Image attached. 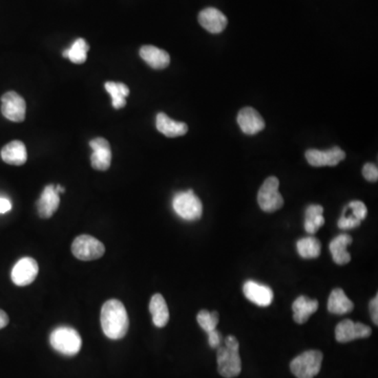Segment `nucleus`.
<instances>
[{"instance_id": "nucleus-24", "label": "nucleus", "mask_w": 378, "mask_h": 378, "mask_svg": "<svg viewBox=\"0 0 378 378\" xmlns=\"http://www.w3.org/2000/svg\"><path fill=\"white\" fill-rule=\"evenodd\" d=\"M324 208L320 205H310L306 210L305 230L308 234H314L325 224Z\"/></svg>"}, {"instance_id": "nucleus-22", "label": "nucleus", "mask_w": 378, "mask_h": 378, "mask_svg": "<svg viewBox=\"0 0 378 378\" xmlns=\"http://www.w3.org/2000/svg\"><path fill=\"white\" fill-rule=\"evenodd\" d=\"M149 311L153 315V323L156 327L163 328L169 320V310L164 298L160 293H156L149 302Z\"/></svg>"}, {"instance_id": "nucleus-13", "label": "nucleus", "mask_w": 378, "mask_h": 378, "mask_svg": "<svg viewBox=\"0 0 378 378\" xmlns=\"http://www.w3.org/2000/svg\"><path fill=\"white\" fill-rule=\"evenodd\" d=\"M238 124L246 135H256L265 129L264 119L254 107H244L238 113Z\"/></svg>"}, {"instance_id": "nucleus-27", "label": "nucleus", "mask_w": 378, "mask_h": 378, "mask_svg": "<svg viewBox=\"0 0 378 378\" xmlns=\"http://www.w3.org/2000/svg\"><path fill=\"white\" fill-rule=\"evenodd\" d=\"M296 248H298V254L302 258H316L320 256L322 252V244L318 238L308 236V238H300L296 243Z\"/></svg>"}, {"instance_id": "nucleus-21", "label": "nucleus", "mask_w": 378, "mask_h": 378, "mask_svg": "<svg viewBox=\"0 0 378 378\" xmlns=\"http://www.w3.org/2000/svg\"><path fill=\"white\" fill-rule=\"evenodd\" d=\"M351 236L349 234H340L330 243V252L334 262L337 265H346L351 260V256L347 252V247L352 243Z\"/></svg>"}, {"instance_id": "nucleus-35", "label": "nucleus", "mask_w": 378, "mask_h": 378, "mask_svg": "<svg viewBox=\"0 0 378 378\" xmlns=\"http://www.w3.org/2000/svg\"><path fill=\"white\" fill-rule=\"evenodd\" d=\"M12 210L11 201L8 200L5 198H1L0 197V214H5V212H10Z\"/></svg>"}, {"instance_id": "nucleus-33", "label": "nucleus", "mask_w": 378, "mask_h": 378, "mask_svg": "<svg viewBox=\"0 0 378 378\" xmlns=\"http://www.w3.org/2000/svg\"><path fill=\"white\" fill-rule=\"evenodd\" d=\"M370 314H371L372 320L376 326L378 325V296H376L373 300L370 302Z\"/></svg>"}, {"instance_id": "nucleus-15", "label": "nucleus", "mask_w": 378, "mask_h": 378, "mask_svg": "<svg viewBox=\"0 0 378 378\" xmlns=\"http://www.w3.org/2000/svg\"><path fill=\"white\" fill-rule=\"evenodd\" d=\"M199 23L206 31L212 34L222 33L226 29V16L216 8H206L199 14Z\"/></svg>"}, {"instance_id": "nucleus-17", "label": "nucleus", "mask_w": 378, "mask_h": 378, "mask_svg": "<svg viewBox=\"0 0 378 378\" xmlns=\"http://www.w3.org/2000/svg\"><path fill=\"white\" fill-rule=\"evenodd\" d=\"M141 58L155 69H166L170 63V56L164 49L154 45H144L140 49Z\"/></svg>"}, {"instance_id": "nucleus-20", "label": "nucleus", "mask_w": 378, "mask_h": 378, "mask_svg": "<svg viewBox=\"0 0 378 378\" xmlns=\"http://www.w3.org/2000/svg\"><path fill=\"white\" fill-rule=\"evenodd\" d=\"M1 158L5 163L14 166H21L27 160L25 145L21 141H12L1 149Z\"/></svg>"}, {"instance_id": "nucleus-8", "label": "nucleus", "mask_w": 378, "mask_h": 378, "mask_svg": "<svg viewBox=\"0 0 378 378\" xmlns=\"http://www.w3.org/2000/svg\"><path fill=\"white\" fill-rule=\"evenodd\" d=\"M25 99L15 91H8L1 97V113L8 120L13 122H23L25 118Z\"/></svg>"}, {"instance_id": "nucleus-6", "label": "nucleus", "mask_w": 378, "mask_h": 378, "mask_svg": "<svg viewBox=\"0 0 378 378\" xmlns=\"http://www.w3.org/2000/svg\"><path fill=\"white\" fill-rule=\"evenodd\" d=\"M71 252L80 260H98L105 252L104 245L89 234L77 236L71 244Z\"/></svg>"}, {"instance_id": "nucleus-29", "label": "nucleus", "mask_w": 378, "mask_h": 378, "mask_svg": "<svg viewBox=\"0 0 378 378\" xmlns=\"http://www.w3.org/2000/svg\"><path fill=\"white\" fill-rule=\"evenodd\" d=\"M348 207L352 210V216H355L358 220L363 221L367 218V206L362 201H352Z\"/></svg>"}, {"instance_id": "nucleus-2", "label": "nucleus", "mask_w": 378, "mask_h": 378, "mask_svg": "<svg viewBox=\"0 0 378 378\" xmlns=\"http://www.w3.org/2000/svg\"><path fill=\"white\" fill-rule=\"evenodd\" d=\"M49 343L53 349L65 356L78 354L82 346L80 334L71 327H58L49 336Z\"/></svg>"}, {"instance_id": "nucleus-1", "label": "nucleus", "mask_w": 378, "mask_h": 378, "mask_svg": "<svg viewBox=\"0 0 378 378\" xmlns=\"http://www.w3.org/2000/svg\"><path fill=\"white\" fill-rule=\"evenodd\" d=\"M101 327L107 337L121 340L129 331V320L126 309L118 300H109L101 309Z\"/></svg>"}, {"instance_id": "nucleus-14", "label": "nucleus", "mask_w": 378, "mask_h": 378, "mask_svg": "<svg viewBox=\"0 0 378 378\" xmlns=\"http://www.w3.org/2000/svg\"><path fill=\"white\" fill-rule=\"evenodd\" d=\"M245 296L260 307H267L271 305L274 300V291L271 288L266 285H262L260 282L248 280L245 282L243 287Z\"/></svg>"}, {"instance_id": "nucleus-36", "label": "nucleus", "mask_w": 378, "mask_h": 378, "mask_svg": "<svg viewBox=\"0 0 378 378\" xmlns=\"http://www.w3.org/2000/svg\"><path fill=\"white\" fill-rule=\"evenodd\" d=\"M9 316L3 310L0 309V330L9 325Z\"/></svg>"}, {"instance_id": "nucleus-26", "label": "nucleus", "mask_w": 378, "mask_h": 378, "mask_svg": "<svg viewBox=\"0 0 378 378\" xmlns=\"http://www.w3.org/2000/svg\"><path fill=\"white\" fill-rule=\"evenodd\" d=\"M105 89L111 95L113 107L115 109H119L125 107V104H126L125 98L129 95V89L124 83L109 81V82L105 83Z\"/></svg>"}, {"instance_id": "nucleus-32", "label": "nucleus", "mask_w": 378, "mask_h": 378, "mask_svg": "<svg viewBox=\"0 0 378 378\" xmlns=\"http://www.w3.org/2000/svg\"><path fill=\"white\" fill-rule=\"evenodd\" d=\"M221 343H222V336L220 332L214 330L208 333V344L212 349L220 347Z\"/></svg>"}, {"instance_id": "nucleus-7", "label": "nucleus", "mask_w": 378, "mask_h": 378, "mask_svg": "<svg viewBox=\"0 0 378 378\" xmlns=\"http://www.w3.org/2000/svg\"><path fill=\"white\" fill-rule=\"evenodd\" d=\"M218 371L221 376L225 378H234L240 375L242 371L238 350L230 349L226 346H220L216 352Z\"/></svg>"}, {"instance_id": "nucleus-5", "label": "nucleus", "mask_w": 378, "mask_h": 378, "mask_svg": "<svg viewBox=\"0 0 378 378\" xmlns=\"http://www.w3.org/2000/svg\"><path fill=\"white\" fill-rule=\"evenodd\" d=\"M280 181L276 177H269L263 183L258 190V203L265 212H274L284 205V198L278 192Z\"/></svg>"}, {"instance_id": "nucleus-18", "label": "nucleus", "mask_w": 378, "mask_h": 378, "mask_svg": "<svg viewBox=\"0 0 378 378\" xmlns=\"http://www.w3.org/2000/svg\"><path fill=\"white\" fill-rule=\"evenodd\" d=\"M156 126L161 134L168 138L184 136L188 131L186 123L173 120L164 113H159L157 115Z\"/></svg>"}, {"instance_id": "nucleus-31", "label": "nucleus", "mask_w": 378, "mask_h": 378, "mask_svg": "<svg viewBox=\"0 0 378 378\" xmlns=\"http://www.w3.org/2000/svg\"><path fill=\"white\" fill-rule=\"evenodd\" d=\"M363 176L369 182H376L378 180L377 166L372 163H367L363 168Z\"/></svg>"}, {"instance_id": "nucleus-11", "label": "nucleus", "mask_w": 378, "mask_h": 378, "mask_svg": "<svg viewBox=\"0 0 378 378\" xmlns=\"http://www.w3.org/2000/svg\"><path fill=\"white\" fill-rule=\"evenodd\" d=\"M38 267L37 262L32 258H23L18 260L12 270L11 278L14 284L17 286L30 285L37 278Z\"/></svg>"}, {"instance_id": "nucleus-10", "label": "nucleus", "mask_w": 378, "mask_h": 378, "mask_svg": "<svg viewBox=\"0 0 378 378\" xmlns=\"http://www.w3.org/2000/svg\"><path fill=\"white\" fill-rule=\"evenodd\" d=\"M306 159L311 166H336L338 163L345 160V151L340 147H332L328 151H322L318 149H308L306 151Z\"/></svg>"}, {"instance_id": "nucleus-23", "label": "nucleus", "mask_w": 378, "mask_h": 378, "mask_svg": "<svg viewBox=\"0 0 378 378\" xmlns=\"http://www.w3.org/2000/svg\"><path fill=\"white\" fill-rule=\"evenodd\" d=\"M353 309V302L346 296L343 289L336 288L331 292L329 300H328V310L330 313L343 315V314L349 313Z\"/></svg>"}, {"instance_id": "nucleus-3", "label": "nucleus", "mask_w": 378, "mask_h": 378, "mask_svg": "<svg viewBox=\"0 0 378 378\" xmlns=\"http://www.w3.org/2000/svg\"><path fill=\"white\" fill-rule=\"evenodd\" d=\"M324 355L318 350H309L296 356L290 363V370L296 378H314L320 373Z\"/></svg>"}, {"instance_id": "nucleus-34", "label": "nucleus", "mask_w": 378, "mask_h": 378, "mask_svg": "<svg viewBox=\"0 0 378 378\" xmlns=\"http://www.w3.org/2000/svg\"><path fill=\"white\" fill-rule=\"evenodd\" d=\"M225 346L230 348V349L238 350L240 349V344H238V340L234 337V335L227 336L224 340Z\"/></svg>"}, {"instance_id": "nucleus-4", "label": "nucleus", "mask_w": 378, "mask_h": 378, "mask_svg": "<svg viewBox=\"0 0 378 378\" xmlns=\"http://www.w3.org/2000/svg\"><path fill=\"white\" fill-rule=\"evenodd\" d=\"M176 214L185 221H197L202 216L203 205L194 190L179 192L173 200Z\"/></svg>"}, {"instance_id": "nucleus-30", "label": "nucleus", "mask_w": 378, "mask_h": 378, "mask_svg": "<svg viewBox=\"0 0 378 378\" xmlns=\"http://www.w3.org/2000/svg\"><path fill=\"white\" fill-rule=\"evenodd\" d=\"M361 223L362 221L358 220L355 216H346L345 214H344V216L338 220L337 225L340 230H349L359 226Z\"/></svg>"}, {"instance_id": "nucleus-28", "label": "nucleus", "mask_w": 378, "mask_h": 378, "mask_svg": "<svg viewBox=\"0 0 378 378\" xmlns=\"http://www.w3.org/2000/svg\"><path fill=\"white\" fill-rule=\"evenodd\" d=\"M219 318H220V315L216 311L210 312L207 310H201L198 316H197V320H198L201 328L207 333H210V332L216 330L219 324Z\"/></svg>"}, {"instance_id": "nucleus-19", "label": "nucleus", "mask_w": 378, "mask_h": 378, "mask_svg": "<svg viewBox=\"0 0 378 378\" xmlns=\"http://www.w3.org/2000/svg\"><path fill=\"white\" fill-rule=\"evenodd\" d=\"M318 309V302L316 300H310L305 296H300L294 300L292 305L293 310V320L296 323H307L310 316L315 313Z\"/></svg>"}, {"instance_id": "nucleus-16", "label": "nucleus", "mask_w": 378, "mask_h": 378, "mask_svg": "<svg viewBox=\"0 0 378 378\" xmlns=\"http://www.w3.org/2000/svg\"><path fill=\"white\" fill-rule=\"evenodd\" d=\"M60 204L58 192L54 185H47L43 189V194L37 202L38 214L43 219H49L58 210Z\"/></svg>"}, {"instance_id": "nucleus-9", "label": "nucleus", "mask_w": 378, "mask_h": 378, "mask_svg": "<svg viewBox=\"0 0 378 378\" xmlns=\"http://www.w3.org/2000/svg\"><path fill=\"white\" fill-rule=\"evenodd\" d=\"M372 329L362 323H354L353 320H345L340 322L335 328V338L338 343L345 344L359 338L369 337Z\"/></svg>"}, {"instance_id": "nucleus-25", "label": "nucleus", "mask_w": 378, "mask_h": 378, "mask_svg": "<svg viewBox=\"0 0 378 378\" xmlns=\"http://www.w3.org/2000/svg\"><path fill=\"white\" fill-rule=\"evenodd\" d=\"M89 49V43L83 38H78L69 49L63 52V56L76 65H82L87 61Z\"/></svg>"}, {"instance_id": "nucleus-12", "label": "nucleus", "mask_w": 378, "mask_h": 378, "mask_svg": "<svg viewBox=\"0 0 378 378\" xmlns=\"http://www.w3.org/2000/svg\"><path fill=\"white\" fill-rule=\"evenodd\" d=\"M89 146L93 149L91 157L93 168L100 172L107 170L111 166L113 156L109 141L104 138H95L89 142Z\"/></svg>"}]
</instances>
